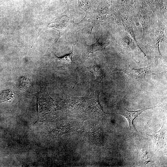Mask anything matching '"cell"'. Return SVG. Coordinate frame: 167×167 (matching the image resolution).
<instances>
[{
	"label": "cell",
	"mask_w": 167,
	"mask_h": 167,
	"mask_svg": "<svg viewBox=\"0 0 167 167\" xmlns=\"http://www.w3.org/2000/svg\"><path fill=\"white\" fill-rule=\"evenodd\" d=\"M40 87V91L35 94L37 100L39 120H41L42 117L49 114L55 109L54 101L48 93L46 84L41 82Z\"/></svg>",
	"instance_id": "obj_1"
},
{
	"label": "cell",
	"mask_w": 167,
	"mask_h": 167,
	"mask_svg": "<svg viewBox=\"0 0 167 167\" xmlns=\"http://www.w3.org/2000/svg\"><path fill=\"white\" fill-rule=\"evenodd\" d=\"M112 69L113 72L116 71H122L129 77L135 80L146 78L151 76L156 75L160 73L156 74L153 73L149 67L135 69L131 67L130 65L125 68H113Z\"/></svg>",
	"instance_id": "obj_2"
},
{
	"label": "cell",
	"mask_w": 167,
	"mask_h": 167,
	"mask_svg": "<svg viewBox=\"0 0 167 167\" xmlns=\"http://www.w3.org/2000/svg\"><path fill=\"white\" fill-rule=\"evenodd\" d=\"M69 13L68 9L66 10L54 22L49 25L50 28H53L58 32L59 34L58 39L64 34L70 26L71 20Z\"/></svg>",
	"instance_id": "obj_3"
},
{
	"label": "cell",
	"mask_w": 167,
	"mask_h": 167,
	"mask_svg": "<svg viewBox=\"0 0 167 167\" xmlns=\"http://www.w3.org/2000/svg\"><path fill=\"white\" fill-rule=\"evenodd\" d=\"M87 100L84 97H75L66 95L59 102L58 106L64 109L75 110L83 107Z\"/></svg>",
	"instance_id": "obj_4"
},
{
	"label": "cell",
	"mask_w": 167,
	"mask_h": 167,
	"mask_svg": "<svg viewBox=\"0 0 167 167\" xmlns=\"http://www.w3.org/2000/svg\"><path fill=\"white\" fill-rule=\"evenodd\" d=\"M158 105L149 108H145L135 111H130L123 107H119L117 109L116 113L122 115L125 117L128 122L129 129L136 131L137 130L133 124L135 119L145 110L155 108Z\"/></svg>",
	"instance_id": "obj_5"
},
{
	"label": "cell",
	"mask_w": 167,
	"mask_h": 167,
	"mask_svg": "<svg viewBox=\"0 0 167 167\" xmlns=\"http://www.w3.org/2000/svg\"><path fill=\"white\" fill-rule=\"evenodd\" d=\"M151 13L147 7L143 3L138 13V18L143 29V37L149 33L151 30L152 25Z\"/></svg>",
	"instance_id": "obj_6"
},
{
	"label": "cell",
	"mask_w": 167,
	"mask_h": 167,
	"mask_svg": "<svg viewBox=\"0 0 167 167\" xmlns=\"http://www.w3.org/2000/svg\"><path fill=\"white\" fill-rule=\"evenodd\" d=\"M112 15L114 17L118 26L122 30L128 33L137 44L131 20L118 12H114Z\"/></svg>",
	"instance_id": "obj_7"
},
{
	"label": "cell",
	"mask_w": 167,
	"mask_h": 167,
	"mask_svg": "<svg viewBox=\"0 0 167 167\" xmlns=\"http://www.w3.org/2000/svg\"><path fill=\"white\" fill-rule=\"evenodd\" d=\"M166 129L163 124L159 131L154 132L151 135L147 134L152 140L153 146L156 150L161 148L166 143Z\"/></svg>",
	"instance_id": "obj_8"
},
{
	"label": "cell",
	"mask_w": 167,
	"mask_h": 167,
	"mask_svg": "<svg viewBox=\"0 0 167 167\" xmlns=\"http://www.w3.org/2000/svg\"><path fill=\"white\" fill-rule=\"evenodd\" d=\"M100 92L96 90L91 97L86 102L88 108L93 112L100 114L105 113L103 111L99 101V97Z\"/></svg>",
	"instance_id": "obj_9"
},
{
	"label": "cell",
	"mask_w": 167,
	"mask_h": 167,
	"mask_svg": "<svg viewBox=\"0 0 167 167\" xmlns=\"http://www.w3.org/2000/svg\"><path fill=\"white\" fill-rule=\"evenodd\" d=\"M112 3V0H100L95 15L97 20L102 21L105 19Z\"/></svg>",
	"instance_id": "obj_10"
},
{
	"label": "cell",
	"mask_w": 167,
	"mask_h": 167,
	"mask_svg": "<svg viewBox=\"0 0 167 167\" xmlns=\"http://www.w3.org/2000/svg\"><path fill=\"white\" fill-rule=\"evenodd\" d=\"M78 39L72 47L71 52L69 54L62 57H58L54 53H51L47 55L49 61L53 63L56 64H70L73 62L72 56L74 55L73 51L74 46L77 43Z\"/></svg>",
	"instance_id": "obj_11"
},
{
	"label": "cell",
	"mask_w": 167,
	"mask_h": 167,
	"mask_svg": "<svg viewBox=\"0 0 167 167\" xmlns=\"http://www.w3.org/2000/svg\"><path fill=\"white\" fill-rule=\"evenodd\" d=\"M82 71H88L96 76L95 81L97 84L101 83L103 79L105 78V75L103 71L99 66L93 64L88 67L84 66Z\"/></svg>",
	"instance_id": "obj_12"
},
{
	"label": "cell",
	"mask_w": 167,
	"mask_h": 167,
	"mask_svg": "<svg viewBox=\"0 0 167 167\" xmlns=\"http://www.w3.org/2000/svg\"><path fill=\"white\" fill-rule=\"evenodd\" d=\"M102 35H101L98 39L94 44L90 45L86 44L85 45L84 51L86 54H93L94 53L96 52H99L104 51L106 47L110 44L109 42L106 43L105 42L102 43L99 42V40Z\"/></svg>",
	"instance_id": "obj_13"
},
{
	"label": "cell",
	"mask_w": 167,
	"mask_h": 167,
	"mask_svg": "<svg viewBox=\"0 0 167 167\" xmlns=\"http://www.w3.org/2000/svg\"><path fill=\"white\" fill-rule=\"evenodd\" d=\"M164 26L161 22H159L157 24L156 32L155 45L159 56H161L159 50L160 43L166 40V37L164 33Z\"/></svg>",
	"instance_id": "obj_14"
},
{
	"label": "cell",
	"mask_w": 167,
	"mask_h": 167,
	"mask_svg": "<svg viewBox=\"0 0 167 167\" xmlns=\"http://www.w3.org/2000/svg\"><path fill=\"white\" fill-rule=\"evenodd\" d=\"M135 41L133 39L126 36L122 40L120 44L121 48L126 52L133 51L136 47Z\"/></svg>",
	"instance_id": "obj_15"
},
{
	"label": "cell",
	"mask_w": 167,
	"mask_h": 167,
	"mask_svg": "<svg viewBox=\"0 0 167 167\" xmlns=\"http://www.w3.org/2000/svg\"><path fill=\"white\" fill-rule=\"evenodd\" d=\"M154 12H161L164 9L163 0H144Z\"/></svg>",
	"instance_id": "obj_16"
},
{
	"label": "cell",
	"mask_w": 167,
	"mask_h": 167,
	"mask_svg": "<svg viewBox=\"0 0 167 167\" xmlns=\"http://www.w3.org/2000/svg\"><path fill=\"white\" fill-rule=\"evenodd\" d=\"M14 98V95L10 90H5L0 91V102H11Z\"/></svg>",
	"instance_id": "obj_17"
},
{
	"label": "cell",
	"mask_w": 167,
	"mask_h": 167,
	"mask_svg": "<svg viewBox=\"0 0 167 167\" xmlns=\"http://www.w3.org/2000/svg\"><path fill=\"white\" fill-rule=\"evenodd\" d=\"M79 6L86 12L88 13V11L91 9L92 5V0H78Z\"/></svg>",
	"instance_id": "obj_18"
},
{
	"label": "cell",
	"mask_w": 167,
	"mask_h": 167,
	"mask_svg": "<svg viewBox=\"0 0 167 167\" xmlns=\"http://www.w3.org/2000/svg\"><path fill=\"white\" fill-rule=\"evenodd\" d=\"M96 129H91L89 131L88 134V136L91 140L96 142L97 140H99V138H100V133Z\"/></svg>",
	"instance_id": "obj_19"
},
{
	"label": "cell",
	"mask_w": 167,
	"mask_h": 167,
	"mask_svg": "<svg viewBox=\"0 0 167 167\" xmlns=\"http://www.w3.org/2000/svg\"><path fill=\"white\" fill-rule=\"evenodd\" d=\"M134 2L135 0H122V4L128 8L131 7Z\"/></svg>",
	"instance_id": "obj_20"
}]
</instances>
